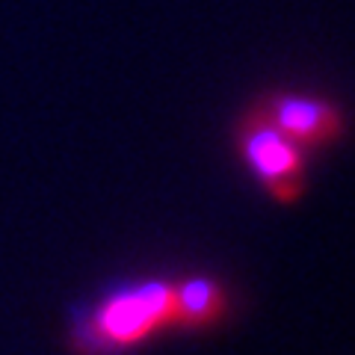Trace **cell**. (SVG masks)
<instances>
[{"instance_id": "obj_4", "label": "cell", "mask_w": 355, "mask_h": 355, "mask_svg": "<svg viewBox=\"0 0 355 355\" xmlns=\"http://www.w3.org/2000/svg\"><path fill=\"white\" fill-rule=\"evenodd\" d=\"M225 314V291L210 279H190L175 287L172 326L207 329Z\"/></svg>"}, {"instance_id": "obj_2", "label": "cell", "mask_w": 355, "mask_h": 355, "mask_svg": "<svg viewBox=\"0 0 355 355\" xmlns=\"http://www.w3.org/2000/svg\"><path fill=\"white\" fill-rule=\"evenodd\" d=\"M240 148L254 175L279 202H293L302 193V146L284 137L261 110L243 121Z\"/></svg>"}, {"instance_id": "obj_1", "label": "cell", "mask_w": 355, "mask_h": 355, "mask_svg": "<svg viewBox=\"0 0 355 355\" xmlns=\"http://www.w3.org/2000/svg\"><path fill=\"white\" fill-rule=\"evenodd\" d=\"M175 287L166 282H148L119 291L98 308L92 331L110 347H133L163 326H172Z\"/></svg>"}, {"instance_id": "obj_3", "label": "cell", "mask_w": 355, "mask_h": 355, "mask_svg": "<svg viewBox=\"0 0 355 355\" xmlns=\"http://www.w3.org/2000/svg\"><path fill=\"white\" fill-rule=\"evenodd\" d=\"M261 113L291 137L296 146H326L343 133V116L335 104L320 98H299V95H275L263 101Z\"/></svg>"}]
</instances>
